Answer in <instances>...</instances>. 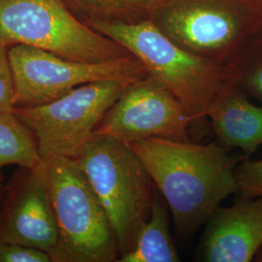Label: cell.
Instances as JSON below:
<instances>
[{"mask_svg": "<svg viewBox=\"0 0 262 262\" xmlns=\"http://www.w3.org/2000/svg\"><path fill=\"white\" fill-rule=\"evenodd\" d=\"M124 48L183 104L191 122H202L223 81V67L181 47L150 19L137 23L85 19Z\"/></svg>", "mask_w": 262, "mask_h": 262, "instance_id": "obj_2", "label": "cell"}, {"mask_svg": "<svg viewBox=\"0 0 262 262\" xmlns=\"http://www.w3.org/2000/svg\"><path fill=\"white\" fill-rule=\"evenodd\" d=\"M74 160L105 210L121 257L150 216L154 194L150 175L126 143L104 134L94 133Z\"/></svg>", "mask_w": 262, "mask_h": 262, "instance_id": "obj_3", "label": "cell"}, {"mask_svg": "<svg viewBox=\"0 0 262 262\" xmlns=\"http://www.w3.org/2000/svg\"><path fill=\"white\" fill-rule=\"evenodd\" d=\"M57 228L52 261H118L112 226L98 197L74 159H42Z\"/></svg>", "mask_w": 262, "mask_h": 262, "instance_id": "obj_4", "label": "cell"}, {"mask_svg": "<svg viewBox=\"0 0 262 262\" xmlns=\"http://www.w3.org/2000/svg\"><path fill=\"white\" fill-rule=\"evenodd\" d=\"M235 176L240 192L244 199L262 196V159L251 160L244 158L235 168Z\"/></svg>", "mask_w": 262, "mask_h": 262, "instance_id": "obj_17", "label": "cell"}, {"mask_svg": "<svg viewBox=\"0 0 262 262\" xmlns=\"http://www.w3.org/2000/svg\"><path fill=\"white\" fill-rule=\"evenodd\" d=\"M191 123L178 98L148 75L125 86L94 133L126 144L148 138L190 141Z\"/></svg>", "mask_w": 262, "mask_h": 262, "instance_id": "obj_9", "label": "cell"}, {"mask_svg": "<svg viewBox=\"0 0 262 262\" xmlns=\"http://www.w3.org/2000/svg\"><path fill=\"white\" fill-rule=\"evenodd\" d=\"M262 246V196L217 208L207 222L201 243L207 262H250Z\"/></svg>", "mask_w": 262, "mask_h": 262, "instance_id": "obj_11", "label": "cell"}, {"mask_svg": "<svg viewBox=\"0 0 262 262\" xmlns=\"http://www.w3.org/2000/svg\"><path fill=\"white\" fill-rule=\"evenodd\" d=\"M25 169L0 215V240L45 252L52 259L58 236L43 160L34 168Z\"/></svg>", "mask_w": 262, "mask_h": 262, "instance_id": "obj_10", "label": "cell"}, {"mask_svg": "<svg viewBox=\"0 0 262 262\" xmlns=\"http://www.w3.org/2000/svg\"><path fill=\"white\" fill-rule=\"evenodd\" d=\"M45 252L0 240V262H50Z\"/></svg>", "mask_w": 262, "mask_h": 262, "instance_id": "obj_19", "label": "cell"}, {"mask_svg": "<svg viewBox=\"0 0 262 262\" xmlns=\"http://www.w3.org/2000/svg\"><path fill=\"white\" fill-rule=\"evenodd\" d=\"M150 20L192 54L219 66L262 28L256 0H160Z\"/></svg>", "mask_w": 262, "mask_h": 262, "instance_id": "obj_5", "label": "cell"}, {"mask_svg": "<svg viewBox=\"0 0 262 262\" xmlns=\"http://www.w3.org/2000/svg\"><path fill=\"white\" fill-rule=\"evenodd\" d=\"M127 145L142 160L184 237L193 234L222 201L238 191L235 166L246 157L229 155L219 142L148 138Z\"/></svg>", "mask_w": 262, "mask_h": 262, "instance_id": "obj_1", "label": "cell"}, {"mask_svg": "<svg viewBox=\"0 0 262 262\" xmlns=\"http://www.w3.org/2000/svg\"><path fill=\"white\" fill-rule=\"evenodd\" d=\"M217 142L250 157L262 145V105L257 106L238 85L223 80L207 112Z\"/></svg>", "mask_w": 262, "mask_h": 262, "instance_id": "obj_12", "label": "cell"}, {"mask_svg": "<svg viewBox=\"0 0 262 262\" xmlns=\"http://www.w3.org/2000/svg\"><path fill=\"white\" fill-rule=\"evenodd\" d=\"M256 2H257V3H258L260 6H261L262 8V0H256Z\"/></svg>", "mask_w": 262, "mask_h": 262, "instance_id": "obj_20", "label": "cell"}, {"mask_svg": "<svg viewBox=\"0 0 262 262\" xmlns=\"http://www.w3.org/2000/svg\"><path fill=\"white\" fill-rule=\"evenodd\" d=\"M85 19L137 23L150 19L160 0H71Z\"/></svg>", "mask_w": 262, "mask_h": 262, "instance_id": "obj_16", "label": "cell"}, {"mask_svg": "<svg viewBox=\"0 0 262 262\" xmlns=\"http://www.w3.org/2000/svg\"><path fill=\"white\" fill-rule=\"evenodd\" d=\"M8 48L0 41V113L13 112L16 107V91Z\"/></svg>", "mask_w": 262, "mask_h": 262, "instance_id": "obj_18", "label": "cell"}, {"mask_svg": "<svg viewBox=\"0 0 262 262\" xmlns=\"http://www.w3.org/2000/svg\"><path fill=\"white\" fill-rule=\"evenodd\" d=\"M125 86L116 81L82 84L52 102L13 113L32 132L41 159H76Z\"/></svg>", "mask_w": 262, "mask_h": 262, "instance_id": "obj_7", "label": "cell"}, {"mask_svg": "<svg viewBox=\"0 0 262 262\" xmlns=\"http://www.w3.org/2000/svg\"><path fill=\"white\" fill-rule=\"evenodd\" d=\"M0 41L26 45L68 59L102 62L130 54L80 21L62 0H0Z\"/></svg>", "mask_w": 262, "mask_h": 262, "instance_id": "obj_6", "label": "cell"}, {"mask_svg": "<svg viewBox=\"0 0 262 262\" xmlns=\"http://www.w3.org/2000/svg\"><path fill=\"white\" fill-rule=\"evenodd\" d=\"M41 162L36 141L28 126L14 113H0V182L6 166L31 169Z\"/></svg>", "mask_w": 262, "mask_h": 262, "instance_id": "obj_14", "label": "cell"}, {"mask_svg": "<svg viewBox=\"0 0 262 262\" xmlns=\"http://www.w3.org/2000/svg\"><path fill=\"white\" fill-rule=\"evenodd\" d=\"M223 80L238 85L262 105V28L223 66Z\"/></svg>", "mask_w": 262, "mask_h": 262, "instance_id": "obj_15", "label": "cell"}, {"mask_svg": "<svg viewBox=\"0 0 262 262\" xmlns=\"http://www.w3.org/2000/svg\"><path fill=\"white\" fill-rule=\"evenodd\" d=\"M16 91V107L49 103L82 84L116 81L128 85L148 76L135 56L83 62L26 45L8 48Z\"/></svg>", "mask_w": 262, "mask_h": 262, "instance_id": "obj_8", "label": "cell"}, {"mask_svg": "<svg viewBox=\"0 0 262 262\" xmlns=\"http://www.w3.org/2000/svg\"><path fill=\"white\" fill-rule=\"evenodd\" d=\"M120 262H179L181 257L170 233L165 204L154 192L150 214L141 226L130 250Z\"/></svg>", "mask_w": 262, "mask_h": 262, "instance_id": "obj_13", "label": "cell"}]
</instances>
